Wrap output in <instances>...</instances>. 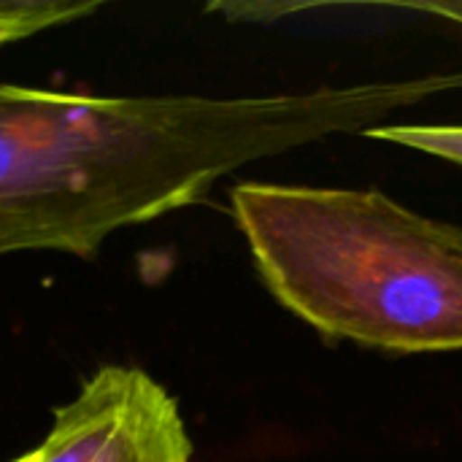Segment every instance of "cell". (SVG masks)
I'll return each mask as SVG.
<instances>
[{
    "label": "cell",
    "instance_id": "1",
    "mask_svg": "<svg viewBox=\"0 0 462 462\" xmlns=\"http://www.w3.org/2000/svg\"><path fill=\"white\" fill-rule=\"evenodd\" d=\"M462 89V70L271 97L89 95L0 84V257H95L122 227L206 198L222 176Z\"/></svg>",
    "mask_w": 462,
    "mask_h": 462
},
{
    "label": "cell",
    "instance_id": "2",
    "mask_svg": "<svg viewBox=\"0 0 462 462\" xmlns=\"http://www.w3.org/2000/svg\"><path fill=\"white\" fill-rule=\"evenodd\" d=\"M230 203L265 287L322 336L462 349V230L376 189L246 181Z\"/></svg>",
    "mask_w": 462,
    "mask_h": 462
},
{
    "label": "cell",
    "instance_id": "3",
    "mask_svg": "<svg viewBox=\"0 0 462 462\" xmlns=\"http://www.w3.org/2000/svg\"><path fill=\"white\" fill-rule=\"evenodd\" d=\"M41 462H192L173 395L141 368L103 365L54 409Z\"/></svg>",
    "mask_w": 462,
    "mask_h": 462
},
{
    "label": "cell",
    "instance_id": "4",
    "mask_svg": "<svg viewBox=\"0 0 462 462\" xmlns=\"http://www.w3.org/2000/svg\"><path fill=\"white\" fill-rule=\"evenodd\" d=\"M100 8L97 0H0V46L87 19Z\"/></svg>",
    "mask_w": 462,
    "mask_h": 462
},
{
    "label": "cell",
    "instance_id": "5",
    "mask_svg": "<svg viewBox=\"0 0 462 462\" xmlns=\"http://www.w3.org/2000/svg\"><path fill=\"white\" fill-rule=\"evenodd\" d=\"M403 8H411V11H428V14H439V16H447L452 22H460L462 24V0H441V3H406Z\"/></svg>",
    "mask_w": 462,
    "mask_h": 462
},
{
    "label": "cell",
    "instance_id": "6",
    "mask_svg": "<svg viewBox=\"0 0 462 462\" xmlns=\"http://www.w3.org/2000/svg\"><path fill=\"white\" fill-rule=\"evenodd\" d=\"M11 462H41V452L32 449V452H27V455H22V457H16V460Z\"/></svg>",
    "mask_w": 462,
    "mask_h": 462
}]
</instances>
